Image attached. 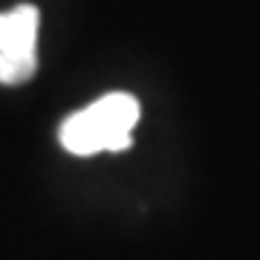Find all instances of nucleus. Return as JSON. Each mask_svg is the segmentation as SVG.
Instances as JSON below:
<instances>
[{
    "instance_id": "1",
    "label": "nucleus",
    "mask_w": 260,
    "mask_h": 260,
    "mask_svg": "<svg viewBox=\"0 0 260 260\" xmlns=\"http://www.w3.org/2000/svg\"><path fill=\"white\" fill-rule=\"evenodd\" d=\"M139 121V102L127 93H110L78 110L61 124V145L75 156H93L102 150H124Z\"/></svg>"
},
{
    "instance_id": "2",
    "label": "nucleus",
    "mask_w": 260,
    "mask_h": 260,
    "mask_svg": "<svg viewBox=\"0 0 260 260\" xmlns=\"http://www.w3.org/2000/svg\"><path fill=\"white\" fill-rule=\"evenodd\" d=\"M38 9L15 6L0 15V84H23L38 67Z\"/></svg>"
}]
</instances>
